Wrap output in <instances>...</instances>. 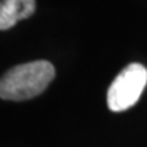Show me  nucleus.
Returning <instances> with one entry per match:
<instances>
[{
  "instance_id": "f257e3e1",
  "label": "nucleus",
  "mask_w": 147,
  "mask_h": 147,
  "mask_svg": "<svg viewBox=\"0 0 147 147\" xmlns=\"http://www.w3.org/2000/svg\"><path fill=\"white\" fill-rule=\"evenodd\" d=\"M55 78V67L47 60L15 65L3 75L0 97L8 101H26L41 94Z\"/></svg>"
},
{
  "instance_id": "f03ea898",
  "label": "nucleus",
  "mask_w": 147,
  "mask_h": 147,
  "mask_svg": "<svg viewBox=\"0 0 147 147\" xmlns=\"http://www.w3.org/2000/svg\"><path fill=\"white\" fill-rule=\"evenodd\" d=\"M147 84V68L139 63L128 64L108 89L106 102L112 112H123L136 104Z\"/></svg>"
},
{
  "instance_id": "7ed1b4c3",
  "label": "nucleus",
  "mask_w": 147,
  "mask_h": 147,
  "mask_svg": "<svg viewBox=\"0 0 147 147\" xmlns=\"http://www.w3.org/2000/svg\"><path fill=\"white\" fill-rule=\"evenodd\" d=\"M36 11V0H1L0 29L8 30L22 19L32 16Z\"/></svg>"
}]
</instances>
